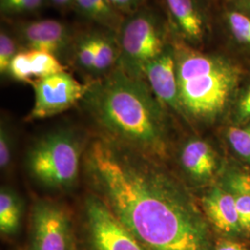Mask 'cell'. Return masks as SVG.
<instances>
[{
  "label": "cell",
  "mask_w": 250,
  "mask_h": 250,
  "mask_svg": "<svg viewBox=\"0 0 250 250\" xmlns=\"http://www.w3.org/2000/svg\"><path fill=\"white\" fill-rule=\"evenodd\" d=\"M84 167L95 194L148 250H214L211 226L155 159L101 136Z\"/></svg>",
  "instance_id": "1"
},
{
  "label": "cell",
  "mask_w": 250,
  "mask_h": 250,
  "mask_svg": "<svg viewBox=\"0 0 250 250\" xmlns=\"http://www.w3.org/2000/svg\"><path fill=\"white\" fill-rule=\"evenodd\" d=\"M88 83L81 103L103 137L154 159L166 152L164 106L145 78L116 67Z\"/></svg>",
  "instance_id": "2"
},
{
  "label": "cell",
  "mask_w": 250,
  "mask_h": 250,
  "mask_svg": "<svg viewBox=\"0 0 250 250\" xmlns=\"http://www.w3.org/2000/svg\"><path fill=\"white\" fill-rule=\"evenodd\" d=\"M171 44L181 113L197 122H213L234 96L241 80V69L226 58L203 53L178 38Z\"/></svg>",
  "instance_id": "3"
},
{
  "label": "cell",
  "mask_w": 250,
  "mask_h": 250,
  "mask_svg": "<svg viewBox=\"0 0 250 250\" xmlns=\"http://www.w3.org/2000/svg\"><path fill=\"white\" fill-rule=\"evenodd\" d=\"M83 145L71 130H60L41 138L28 155L32 176L46 188L64 189L76 182Z\"/></svg>",
  "instance_id": "4"
},
{
  "label": "cell",
  "mask_w": 250,
  "mask_h": 250,
  "mask_svg": "<svg viewBox=\"0 0 250 250\" xmlns=\"http://www.w3.org/2000/svg\"><path fill=\"white\" fill-rule=\"evenodd\" d=\"M117 36L120 45L117 67L140 78H145L146 65L170 44L168 29L162 19L146 7L125 17Z\"/></svg>",
  "instance_id": "5"
},
{
  "label": "cell",
  "mask_w": 250,
  "mask_h": 250,
  "mask_svg": "<svg viewBox=\"0 0 250 250\" xmlns=\"http://www.w3.org/2000/svg\"><path fill=\"white\" fill-rule=\"evenodd\" d=\"M84 218L90 250H148L96 194L85 199Z\"/></svg>",
  "instance_id": "6"
},
{
  "label": "cell",
  "mask_w": 250,
  "mask_h": 250,
  "mask_svg": "<svg viewBox=\"0 0 250 250\" xmlns=\"http://www.w3.org/2000/svg\"><path fill=\"white\" fill-rule=\"evenodd\" d=\"M31 250H75L72 221L62 206L43 199L33 206Z\"/></svg>",
  "instance_id": "7"
},
{
  "label": "cell",
  "mask_w": 250,
  "mask_h": 250,
  "mask_svg": "<svg viewBox=\"0 0 250 250\" xmlns=\"http://www.w3.org/2000/svg\"><path fill=\"white\" fill-rule=\"evenodd\" d=\"M35 91V104L29 119H45L61 114L83 99L88 83H81L71 73L64 71L32 84Z\"/></svg>",
  "instance_id": "8"
},
{
  "label": "cell",
  "mask_w": 250,
  "mask_h": 250,
  "mask_svg": "<svg viewBox=\"0 0 250 250\" xmlns=\"http://www.w3.org/2000/svg\"><path fill=\"white\" fill-rule=\"evenodd\" d=\"M13 34L21 49L47 52L69 63L75 31L66 23L53 19L18 22Z\"/></svg>",
  "instance_id": "9"
},
{
  "label": "cell",
  "mask_w": 250,
  "mask_h": 250,
  "mask_svg": "<svg viewBox=\"0 0 250 250\" xmlns=\"http://www.w3.org/2000/svg\"><path fill=\"white\" fill-rule=\"evenodd\" d=\"M176 38L197 48L208 34L205 11L198 0H164Z\"/></svg>",
  "instance_id": "10"
},
{
  "label": "cell",
  "mask_w": 250,
  "mask_h": 250,
  "mask_svg": "<svg viewBox=\"0 0 250 250\" xmlns=\"http://www.w3.org/2000/svg\"><path fill=\"white\" fill-rule=\"evenodd\" d=\"M144 77L163 106L181 113L176 65L171 42L162 53L146 65Z\"/></svg>",
  "instance_id": "11"
},
{
  "label": "cell",
  "mask_w": 250,
  "mask_h": 250,
  "mask_svg": "<svg viewBox=\"0 0 250 250\" xmlns=\"http://www.w3.org/2000/svg\"><path fill=\"white\" fill-rule=\"evenodd\" d=\"M201 204L208 222L218 232L227 237L244 235L234 199L224 186L209 188Z\"/></svg>",
  "instance_id": "12"
},
{
  "label": "cell",
  "mask_w": 250,
  "mask_h": 250,
  "mask_svg": "<svg viewBox=\"0 0 250 250\" xmlns=\"http://www.w3.org/2000/svg\"><path fill=\"white\" fill-rule=\"evenodd\" d=\"M66 71V67L52 54L21 49L11 61L7 74L20 83H30Z\"/></svg>",
  "instance_id": "13"
},
{
  "label": "cell",
  "mask_w": 250,
  "mask_h": 250,
  "mask_svg": "<svg viewBox=\"0 0 250 250\" xmlns=\"http://www.w3.org/2000/svg\"><path fill=\"white\" fill-rule=\"evenodd\" d=\"M180 161L188 176L203 184L213 177L217 170V157L210 145L201 139H191L180 154Z\"/></svg>",
  "instance_id": "14"
},
{
  "label": "cell",
  "mask_w": 250,
  "mask_h": 250,
  "mask_svg": "<svg viewBox=\"0 0 250 250\" xmlns=\"http://www.w3.org/2000/svg\"><path fill=\"white\" fill-rule=\"evenodd\" d=\"M99 29L75 32L69 63L85 76V83L93 80L94 66L98 49Z\"/></svg>",
  "instance_id": "15"
},
{
  "label": "cell",
  "mask_w": 250,
  "mask_h": 250,
  "mask_svg": "<svg viewBox=\"0 0 250 250\" xmlns=\"http://www.w3.org/2000/svg\"><path fill=\"white\" fill-rule=\"evenodd\" d=\"M72 9L79 16L100 28L116 33L125 19L109 0H75Z\"/></svg>",
  "instance_id": "16"
},
{
  "label": "cell",
  "mask_w": 250,
  "mask_h": 250,
  "mask_svg": "<svg viewBox=\"0 0 250 250\" xmlns=\"http://www.w3.org/2000/svg\"><path fill=\"white\" fill-rule=\"evenodd\" d=\"M224 188L234 199L244 235H250V174L234 170L225 178Z\"/></svg>",
  "instance_id": "17"
},
{
  "label": "cell",
  "mask_w": 250,
  "mask_h": 250,
  "mask_svg": "<svg viewBox=\"0 0 250 250\" xmlns=\"http://www.w3.org/2000/svg\"><path fill=\"white\" fill-rule=\"evenodd\" d=\"M119 58L120 45L116 32L99 28L97 57L92 82L104 77L114 70L119 62Z\"/></svg>",
  "instance_id": "18"
},
{
  "label": "cell",
  "mask_w": 250,
  "mask_h": 250,
  "mask_svg": "<svg viewBox=\"0 0 250 250\" xmlns=\"http://www.w3.org/2000/svg\"><path fill=\"white\" fill-rule=\"evenodd\" d=\"M22 213V203L18 195L10 188L0 191V231L10 235L18 231Z\"/></svg>",
  "instance_id": "19"
},
{
  "label": "cell",
  "mask_w": 250,
  "mask_h": 250,
  "mask_svg": "<svg viewBox=\"0 0 250 250\" xmlns=\"http://www.w3.org/2000/svg\"><path fill=\"white\" fill-rule=\"evenodd\" d=\"M227 23L233 38L239 44L250 47V16L232 10L227 14Z\"/></svg>",
  "instance_id": "20"
},
{
  "label": "cell",
  "mask_w": 250,
  "mask_h": 250,
  "mask_svg": "<svg viewBox=\"0 0 250 250\" xmlns=\"http://www.w3.org/2000/svg\"><path fill=\"white\" fill-rule=\"evenodd\" d=\"M21 50L16 37L4 28L0 32V72L7 75L12 59Z\"/></svg>",
  "instance_id": "21"
},
{
  "label": "cell",
  "mask_w": 250,
  "mask_h": 250,
  "mask_svg": "<svg viewBox=\"0 0 250 250\" xmlns=\"http://www.w3.org/2000/svg\"><path fill=\"white\" fill-rule=\"evenodd\" d=\"M227 136L233 151L243 160L250 161V125L230 128Z\"/></svg>",
  "instance_id": "22"
},
{
  "label": "cell",
  "mask_w": 250,
  "mask_h": 250,
  "mask_svg": "<svg viewBox=\"0 0 250 250\" xmlns=\"http://www.w3.org/2000/svg\"><path fill=\"white\" fill-rule=\"evenodd\" d=\"M46 0H0L2 16H17L42 9Z\"/></svg>",
  "instance_id": "23"
},
{
  "label": "cell",
  "mask_w": 250,
  "mask_h": 250,
  "mask_svg": "<svg viewBox=\"0 0 250 250\" xmlns=\"http://www.w3.org/2000/svg\"><path fill=\"white\" fill-rule=\"evenodd\" d=\"M13 141L7 125L1 124L0 128V168L2 171L9 170L12 161Z\"/></svg>",
  "instance_id": "24"
},
{
  "label": "cell",
  "mask_w": 250,
  "mask_h": 250,
  "mask_svg": "<svg viewBox=\"0 0 250 250\" xmlns=\"http://www.w3.org/2000/svg\"><path fill=\"white\" fill-rule=\"evenodd\" d=\"M146 1L147 0H109L114 8L124 14L125 17L145 7Z\"/></svg>",
  "instance_id": "25"
},
{
  "label": "cell",
  "mask_w": 250,
  "mask_h": 250,
  "mask_svg": "<svg viewBox=\"0 0 250 250\" xmlns=\"http://www.w3.org/2000/svg\"><path fill=\"white\" fill-rule=\"evenodd\" d=\"M236 119L239 123H245L250 120V85L237 102Z\"/></svg>",
  "instance_id": "26"
},
{
  "label": "cell",
  "mask_w": 250,
  "mask_h": 250,
  "mask_svg": "<svg viewBox=\"0 0 250 250\" xmlns=\"http://www.w3.org/2000/svg\"><path fill=\"white\" fill-rule=\"evenodd\" d=\"M214 250H250L241 243L231 239H221L215 242Z\"/></svg>",
  "instance_id": "27"
},
{
  "label": "cell",
  "mask_w": 250,
  "mask_h": 250,
  "mask_svg": "<svg viewBox=\"0 0 250 250\" xmlns=\"http://www.w3.org/2000/svg\"><path fill=\"white\" fill-rule=\"evenodd\" d=\"M56 9L61 10L72 9L73 3L75 0H48Z\"/></svg>",
  "instance_id": "28"
},
{
  "label": "cell",
  "mask_w": 250,
  "mask_h": 250,
  "mask_svg": "<svg viewBox=\"0 0 250 250\" xmlns=\"http://www.w3.org/2000/svg\"><path fill=\"white\" fill-rule=\"evenodd\" d=\"M242 3L245 5V6H247V7H249L250 9V0H241Z\"/></svg>",
  "instance_id": "29"
}]
</instances>
